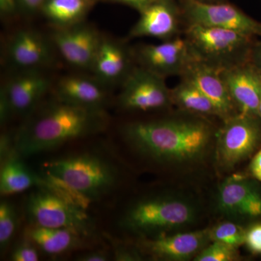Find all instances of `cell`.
<instances>
[{"label": "cell", "instance_id": "cell-16", "mask_svg": "<svg viewBox=\"0 0 261 261\" xmlns=\"http://www.w3.org/2000/svg\"><path fill=\"white\" fill-rule=\"evenodd\" d=\"M9 60L20 69L34 70L51 60L50 47L42 36L32 30H20L10 40Z\"/></svg>", "mask_w": 261, "mask_h": 261}, {"label": "cell", "instance_id": "cell-28", "mask_svg": "<svg viewBox=\"0 0 261 261\" xmlns=\"http://www.w3.org/2000/svg\"><path fill=\"white\" fill-rule=\"evenodd\" d=\"M238 214L257 216L261 215V196L256 191L253 192L239 209Z\"/></svg>", "mask_w": 261, "mask_h": 261}, {"label": "cell", "instance_id": "cell-7", "mask_svg": "<svg viewBox=\"0 0 261 261\" xmlns=\"http://www.w3.org/2000/svg\"><path fill=\"white\" fill-rule=\"evenodd\" d=\"M258 119L240 113L226 119L218 136L217 157L221 166L232 167L257 148L261 140Z\"/></svg>", "mask_w": 261, "mask_h": 261}, {"label": "cell", "instance_id": "cell-24", "mask_svg": "<svg viewBox=\"0 0 261 261\" xmlns=\"http://www.w3.org/2000/svg\"><path fill=\"white\" fill-rule=\"evenodd\" d=\"M255 190L242 178H230L220 189L219 206L225 212L238 214L243 202Z\"/></svg>", "mask_w": 261, "mask_h": 261}, {"label": "cell", "instance_id": "cell-6", "mask_svg": "<svg viewBox=\"0 0 261 261\" xmlns=\"http://www.w3.org/2000/svg\"><path fill=\"white\" fill-rule=\"evenodd\" d=\"M195 210L188 202L170 197H152L130 207L121 224L129 231L140 233L161 232L190 224Z\"/></svg>", "mask_w": 261, "mask_h": 261}, {"label": "cell", "instance_id": "cell-2", "mask_svg": "<svg viewBox=\"0 0 261 261\" xmlns=\"http://www.w3.org/2000/svg\"><path fill=\"white\" fill-rule=\"evenodd\" d=\"M107 123L102 108L82 107L58 99L36 113L19 129L13 149L21 158L29 157L100 132Z\"/></svg>", "mask_w": 261, "mask_h": 261}, {"label": "cell", "instance_id": "cell-9", "mask_svg": "<svg viewBox=\"0 0 261 261\" xmlns=\"http://www.w3.org/2000/svg\"><path fill=\"white\" fill-rule=\"evenodd\" d=\"M188 25L228 29L252 38L261 37V23L232 5L191 0L186 8Z\"/></svg>", "mask_w": 261, "mask_h": 261}, {"label": "cell", "instance_id": "cell-3", "mask_svg": "<svg viewBox=\"0 0 261 261\" xmlns=\"http://www.w3.org/2000/svg\"><path fill=\"white\" fill-rule=\"evenodd\" d=\"M48 181L86 199L107 195L116 186L118 173L112 163L92 154H80L43 165Z\"/></svg>", "mask_w": 261, "mask_h": 261}, {"label": "cell", "instance_id": "cell-29", "mask_svg": "<svg viewBox=\"0 0 261 261\" xmlns=\"http://www.w3.org/2000/svg\"><path fill=\"white\" fill-rule=\"evenodd\" d=\"M12 260L14 261H37L39 254L35 247L29 243L18 245L12 254Z\"/></svg>", "mask_w": 261, "mask_h": 261}, {"label": "cell", "instance_id": "cell-25", "mask_svg": "<svg viewBox=\"0 0 261 261\" xmlns=\"http://www.w3.org/2000/svg\"><path fill=\"white\" fill-rule=\"evenodd\" d=\"M246 231L238 224L224 222L210 230V238L214 242H219L238 247L245 243Z\"/></svg>", "mask_w": 261, "mask_h": 261}, {"label": "cell", "instance_id": "cell-19", "mask_svg": "<svg viewBox=\"0 0 261 261\" xmlns=\"http://www.w3.org/2000/svg\"><path fill=\"white\" fill-rule=\"evenodd\" d=\"M58 99L82 107L102 108L106 93L96 81L82 76H67L57 86Z\"/></svg>", "mask_w": 261, "mask_h": 261}, {"label": "cell", "instance_id": "cell-10", "mask_svg": "<svg viewBox=\"0 0 261 261\" xmlns=\"http://www.w3.org/2000/svg\"><path fill=\"white\" fill-rule=\"evenodd\" d=\"M185 38L175 37L160 44H147L137 51L141 67L162 76L180 75L194 59Z\"/></svg>", "mask_w": 261, "mask_h": 261}, {"label": "cell", "instance_id": "cell-23", "mask_svg": "<svg viewBox=\"0 0 261 261\" xmlns=\"http://www.w3.org/2000/svg\"><path fill=\"white\" fill-rule=\"evenodd\" d=\"M171 101L190 113L200 115H216L217 111L210 99L195 84L182 78L179 84L171 90Z\"/></svg>", "mask_w": 261, "mask_h": 261}, {"label": "cell", "instance_id": "cell-35", "mask_svg": "<svg viewBox=\"0 0 261 261\" xmlns=\"http://www.w3.org/2000/svg\"><path fill=\"white\" fill-rule=\"evenodd\" d=\"M108 260V255L105 252L101 251L89 252L78 257V260L80 261H106Z\"/></svg>", "mask_w": 261, "mask_h": 261}, {"label": "cell", "instance_id": "cell-18", "mask_svg": "<svg viewBox=\"0 0 261 261\" xmlns=\"http://www.w3.org/2000/svg\"><path fill=\"white\" fill-rule=\"evenodd\" d=\"M91 69L100 82L113 83L123 81L132 70L129 54L117 43L102 39Z\"/></svg>", "mask_w": 261, "mask_h": 261}, {"label": "cell", "instance_id": "cell-4", "mask_svg": "<svg viewBox=\"0 0 261 261\" xmlns=\"http://www.w3.org/2000/svg\"><path fill=\"white\" fill-rule=\"evenodd\" d=\"M185 38L196 60L219 70L246 63L253 44L241 33L200 25H188Z\"/></svg>", "mask_w": 261, "mask_h": 261}, {"label": "cell", "instance_id": "cell-27", "mask_svg": "<svg viewBox=\"0 0 261 261\" xmlns=\"http://www.w3.org/2000/svg\"><path fill=\"white\" fill-rule=\"evenodd\" d=\"M238 258L237 247L226 244L214 242L210 246L204 248L196 256V261H231Z\"/></svg>", "mask_w": 261, "mask_h": 261}, {"label": "cell", "instance_id": "cell-17", "mask_svg": "<svg viewBox=\"0 0 261 261\" xmlns=\"http://www.w3.org/2000/svg\"><path fill=\"white\" fill-rule=\"evenodd\" d=\"M177 17L173 8L165 3H152L141 11L132 27L130 37H154L171 39L177 32Z\"/></svg>", "mask_w": 261, "mask_h": 261}, {"label": "cell", "instance_id": "cell-8", "mask_svg": "<svg viewBox=\"0 0 261 261\" xmlns=\"http://www.w3.org/2000/svg\"><path fill=\"white\" fill-rule=\"evenodd\" d=\"M119 102L125 109L147 111L166 107L172 101L165 78L140 66L123 80Z\"/></svg>", "mask_w": 261, "mask_h": 261}, {"label": "cell", "instance_id": "cell-11", "mask_svg": "<svg viewBox=\"0 0 261 261\" xmlns=\"http://www.w3.org/2000/svg\"><path fill=\"white\" fill-rule=\"evenodd\" d=\"M53 42L63 58L79 68H92L102 38L94 29L80 23L59 28L53 36Z\"/></svg>", "mask_w": 261, "mask_h": 261}, {"label": "cell", "instance_id": "cell-26", "mask_svg": "<svg viewBox=\"0 0 261 261\" xmlns=\"http://www.w3.org/2000/svg\"><path fill=\"white\" fill-rule=\"evenodd\" d=\"M18 225V216L15 207L7 201L0 204V247L4 250L14 234Z\"/></svg>", "mask_w": 261, "mask_h": 261}, {"label": "cell", "instance_id": "cell-12", "mask_svg": "<svg viewBox=\"0 0 261 261\" xmlns=\"http://www.w3.org/2000/svg\"><path fill=\"white\" fill-rule=\"evenodd\" d=\"M221 73L238 113L258 118L260 73L248 61L221 70Z\"/></svg>", "mask_w": 261, "mask_h": 261}, {"label": "cell", "instance_id": "cell-1", "mask_svg": "<svg viewBox=\"0 0 261 261\" xmlns=\"http://www.w3.org/2000/svg\"><path fill=\"white\" fill-rule=\"evenodd\" d=\"M126 142L142 155L159 163L200 159L212 139V128L199 118H174L129 123L122 128Z\"/></svg>", "mask_w": 261, "mask_h": 261}, {"label": "cell", "instance_id": "cell-21", "mask_svg": "<svg viewBox=\"0 0 261 261\" xmlns=\"http://www.w3.org/2000/svg\"><path fill=\"white\" fill-rule=\"evenodd\" d=\"M29 235L42 251L49 255L63 253L78 246L82 236L68 228L39 226H32Z\"/></svg>", "mask_w": 261, "mask_h": 261}, {"label": "cell", "instance_id": "cell-31", "mask_svg": "<svg viewBox=\"0 0 261 261\" xmlns=\"http://www.w3.org/2000/svg\"><path fill=\"white\" fill-rule=\"evenodd\" d=\"M248 62L261 74V39L252 44L249 54Z\"/></svg>", "mask_w": 261, "mask_h": 261}, {"label": "cell", "instance_id": "cell-20", "mask_svg": "<svg viewBox=\"0 0 261 261\" xmlns=\"http://www.w3.org/2000/svg\"><path fill=\"white\" fill-rule=\"evenodd\" d=\"M43 183L44 181L29 169L14 149L3 158L0 172L2 195L18 193Z\"/></svg>", "mask_w": 261, "mask_h": 261}, {"label": "cell", "instance_id": "cell-36", "mask_svg": "<svg viewBox=\"0 0 261 261\" xmlns=\"http://www.w3.org/2000/svg\"><path fill=\"white\" fill-rule=\"evenodd\" d=\"M112 1L130 5V6L140 10V11L145 9L146 7L148 6L150 3L153 2L152 0H112Z\"/></svg>", "mask_w": 261, "mask_h": 261}, {"label": "cell", "instance_id": "cell-5", "mask_svg": "<svg viewBox=\"0 0 261 261\" xmlns=\"http://www.w3.org/2000/svg\"><path fill=\"white\" fill-rule=\"evenodd\" d=\"M25 213L32 226L68 228L82 236H89L94 231L92 220L81 206L47 187L29 195Z\"/></svg>", "mask_w": 261, "mask_h": 261}, {"label": "cell", "instance_id": "cell-37", "mask_svg": "<svg viewBox=\"0 0 261 261\" xmlns=\"http://www.w3.org/2000/svg\"><path fill=\"white\" fill-rule=\"evenodd\" d=\"M258 118H260V121H261V97H260V105H259V108H258Z\"/></svg>", "mask_w": 261, "mask_h": 261}, {"label": "cell", "instance_id": "cell-15", "mask_svg": "<svg viewBox=\"0 0 261 261\" xmlns=\"http://www.w3.org/2000/svg\"><path fill=\"white\" fill-rule=\"evenodd\" d=\"M33 70L15 75L1 89L12 113L25 115L32 113L47 91L49 81Z\"/></svg>", "mask_w": 261, "mask_h": 261}, {"label": "cell", "instance_id": "cell-30", "mask_svg": "<svg viewBox=\"0 0 261 261\" xmlns=\"http://www.w3.org/2000/svg\"><path fill=\"white\" fill-rule=\"evenodd\" d=\"M245 244L253 253L261 254V224L253 225L247 230Z\"/></svg>", "mask_w": 261, "mask_h": 261}, {"label": "cell", "instance_id": "cell-34", "mask_svg": "<svg viewBox=\"0 0 261 261\" xmlns=\"http://www.w3.org/2000/svg\"><path fill=\"white\" fill-rule=\"evenodd\" d=\"M250 171L253 177L261 182V149L252 159L250 165Z\"/></svg>", "mask_w": 261, "mask_h": 261}, {"label": "cell", "instance_id": "cell-32", "mask_svg": "<svg viewBox=\"0 0 261 261\" xmlns=\"http://www.w3.org/2000/svg\"><path fill=\"white\" fill-rule=\"evenodd\" d=\"M47 0H18L19 8L27 13H33L42 9Z\"/></svg>", "mask_w": 261, "mask_h": 261}, {"label": "cell", "instance_id": "cell-13", "mask_svg": "<svg viewBox=\"0 0 261 261\" xmlns=\"http://www.w3.org/2000/svg\"><path fill=\"white\" fill-rule=\"evenodd\" d=\"M182 78L195 84L214 104L218 116L227 119L236 106L221 75V70L194 58L181 74Z\"/></svg>", "mask_w": 261, "mask_h": 261}, {"label": "cell", "instance_id": "cell-33", "mask_svg": "<svg viewBox=\"0 0 261 261\" xmlns=\"http://www.w3.org/2000/svg\"><path fill=\"white\" fill-rule=\"evenodd\" d=\"M18 8V0H0V10L4 15H13Z\"/></svg>", "mask_w": 261, "mask_h": 261}, {"label": "cell", "instance_id": "cell-14", "mask_svg": "<svg viewBox=\"0 0 261 261\" xmlns=\"http://www.w3.org/2000/svg\"><path fill=\"white\" fill-rule=\"evenodd\" d=\"M210 240V230L205 229L171 236L160 235L155 238L144 240L141 247L154 258L185 260L202 251Z\"/></svg>", "mask_w": 261, "mask_h": 261}, {"label": "cell", "instance_id": "cell-38", "mask_svg": "<svg viewBox=\"0 0 261 261\" xmlns=\"http://www.w3.org/2000/svg\"><path fill=\"white\" fill-rule=\"evenodd\" d=\"M91 2L94 1V0H90Z\"/></svg>", "mask_w": 261, "mask_h": 261}, {"label": "cell", "instance_id": "cell-22", "mask_svg": "<svg viewBox=\"0 0 261 261\" xmlns=\"http://www.w3.org/2000/svg\"><path fill=\"white\" fill-rule=\"evenodd\" d=\"M90 3V0H47L41 10L58 28H66L80 23Z\"/></svg>", "mask_w": 261, "mask_h": 261}]
</instances>
